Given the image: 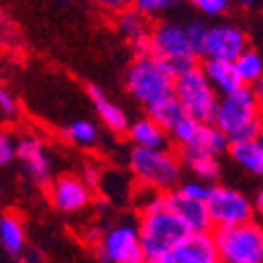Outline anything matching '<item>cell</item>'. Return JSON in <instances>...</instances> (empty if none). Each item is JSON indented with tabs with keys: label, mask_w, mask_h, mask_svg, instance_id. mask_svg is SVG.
<instances>
[{
	"label": "cell",
	"mask_w": 263,
	"mask_h": 263,
	"mask_svg": "<svg viewBox=\"0 0 263 263\" xmlns=\"http://www.w3.org/2000/svg\"><path fill=\"white\" fill-rule=\"evenodd\" d=\"M26 226L15 211L0 213V251L15 259L26 251Z\"/></svg>",
	"instance_id": "obj_17"
},
{
	"label": "cell",
	"mask_w": 263,
	"mask_h": 263,
	"mask_svg": "<svg viewBox=\"0 0 263 263\" xmlns=\"http://www.w3.org/2000/svg\"><path fill=\"white\" fill-rule=\"evenodd\" d=\"M147 109V116L154 120L156 124H160L166 133H168V128L177 122L181 116H185V112L181 109V105H179V101L175 99L173 95L171 97H166V99H162V101H158V103H154V105H149V107H145Z\"/></svg>",
	"instance_id": "obj_24"
},
{
	"label": "cell",
	"mask_w": 263,
	"mask_h": 263,
	"mask_svg": "<svg viewBox=\"0 0 263 263\" xmlns=\"http://www.w3.org/2000/svg\"><path fill=\"white\" fill-rule=\"evenodd\" d=\"M0 198H3V183H0Z\"/></svg>",
	"instance_id": "obj_38"
},
{
	"label": "cell",
	"mask_w": 263,
	"mask_h": 263,
	"mask_svg": "<svg viewBox=\"0 0 263 263\" xmlns=\"http://www.w3.org/2000/svg\"><path fill=\"white\" fill-rule=\"evenodd\" d=\"M152 263H221L211 232H190Z\"/></svg>",
	"instance_id": "obj_12"
},
{
	"label": "cell",
	"mask_w": 263,
	"mask_h": 263,
	"mask_svg": "<svg viewBox=\"0 0 263 263\" xmlns=\"http://www.w3.org/2000/svg\"><path fill=\"white\" fill-rule=\"evenodd\" d=\"M126 135L135 147H168V133L149 116L128 122Z\"/></svg>",
	"instance_id": "obj_19"
},
{
	"label": "cell",
	"mask_w": 263,
	"mask_h": 263,
	"mask_svg": "<svg viewBox=\"0 0 263 263\" xmlns=\"http://www.w3.org/2000/svg\"><path fill=\"white\" fill-rule=\"evenodd\" d=\"M175 187H177L181 194L190 196V198L204 200V202H206V198H209V194H211L213 183H206V181H202V179H194V181H185V183H181V185H175Z\"/></svg>",
	"instance_id": "obj_29"
},
{
	"label": "cell",
	"mask_w": 263,
	"mask_h": 263,
	"mask_svg": "<svg viewBox=\"0 0 263 263\" xmlns=\"http://www.w3.org/2000/svg\"><path fill=\"white\" fill-rule=\"evenodd\" d=\"M230 158L255 177H263V143L257 137L230 141Z\"/></svg>",
	"instance_id": "obj_18"
},
{
	"label": "cell",
	"mask_w": 263,
	"mask_h": 263,
	"mask_svg": "<svg viewBox=\"0 0 263 263\" xmlns=\"http://www.w3.org/2000/svg\"><path fill=\"white\" fill-rule=\"evenodd\" d=\"M179 160H183L196 177L206 181V183H213L219 177V173H221L219 160L213 154H202V152H185V154H179Z\"/></svg>",
	"instance_id": "obj_21"
},
{
	"label": "cell",
	"mask_w": 263,
	"mask_h": 263,
	"mask_svg": "<svg viewBox=\"0 0 263 263\" xmlns=\"http://www.w3.org/2000/svg\"><path fill=\"white\" fill-rule=\"evenodd\" d=\"M234 3L238 5V7H242V9H251V7H255L259 0H234Z\"/></svg>",
	"instance_id": "obj_35"
},
{
	"label": "cell",
	"mask_w": 263,
	"mask_h": 263,
	"mask_svg": "<svg viewBox=\"0 0 263 263\" xmlns=\"http://www.w3.org/2000/svg\"><path fill=\"white\" fill-rule=\"evenodd\" d=\"M19 112V103L17 97L7 89L5 84H0V114L5 118H15Z\"/></svg>",
	"instance_id": "obj_30"
},
{
	"label": "cell",
	"mask_w": 263,
	"mask_h": 263,
	"mask_svg": "<svg viewBox=\"0 0 263 263\" xmlns=\"http://www.w3.org/2000/svg\"><path fill=\"white\" fill-rule=\"evenodd\" d=\"M257 139L263 143V124H261V128H259V133H257Z\"/></svg>",
	"instance_id": "obj_37"
},
{
	"label": "cell",
	"mask_w": 263,
	"mask_h": 263,
	"mask_svg": "<svg viewBox=\"0 0 263 263\" xmlns=\"http://www.w3.org/2000/svg\"><path fill=\"white\" fill-rule=\"evenodd\" d=\"M206 209L211 215V223L215 228H228L251 221L255 211L253 202L242 192L228 185H213L206 198Z\"/></svg>",
	"instance_id": "obj_10"
},
{
	"label": "cell",
	"mask_w": 263,
	"mask_h": 263,
	"mask_svg": "<svg viewBox=\"0 0 263 263\" xmlns=\"http://www.w3.org/2000/svg\"><path fill=\"white\" fill-rule=\"evenodd\" d=\"M147 192L149 194L139 215L137 234H139L141 251L147 263H152L160 255H164L168 249H173L183 236H187L190 230L181 221V217L168 206L164 192H156V190H147Z\"/></svg>",
	"instance_id": "obj_1"
},
{
	"label": "cell",
	"mask_w": 263,
	"mask_h": 263,
	"mask_svg": "<svg viewBox=\"0 0 263 263\" xmlns=\"http://www.w3.org/2000/svg\"><path fill=\"white\" fill-rule=\"evenodd\" d=\"M202 72L209 78V82L213 84V89L217 91V95H226L236 91L238 86H242L236 68H234V61H219V59H204L202 65Z\"/></svg>",
	"instance_id": "obj_20"
},
{
	"label": "cell",
	"mask_w": 263,
	"mask_h": 263,
	"mask_svg": "<svg viewBox=\"0 0 263 263\" xmlns=\"http://www.w3.org/2000/svg\"><path fill=\"white\" fill-rule=\"evenodd\" d=\"M86 93H89V99H91V103L95 107V112H97L101 124L109 130V133H114V135H126L128 116H126L124 109L114 99H109L105 95V91L101 89V86H97V84H89Z\"/></svg>",
	"instance_id": "obj_16"
},
{
	"label": "cell",
	"mask_w": 263,
	"mask_h": 263,
	"mask_svg": "<svg viewBox=\"0 0 263 263\" xmlns=\"http://www.w3.org/2000/svg\"><path fill=\"white\" fill-rule=\"evenodd\" d=\"M49 200L55 206V211L72 215L86 209V204L91 202V187L78 175L65 173L51 181Z\"/></svg>",
	"instance_id": "obj_14"
},
{
	"label": "cell",
	"mask_w": 263,
	"mask_h": 263,
	"mask_svg": "<svg viewBox=\"0 0 263 263\" xmlns=\"http://www.w3.org/2000/svg\"><path fill=\"white\" fill-rule=\"evenodd\" d=\"M93 3L107 13H118L126 7H130V0H93Z\"/></svg>",
	"instance_id": "obj_32"
},
{
	"label": "cell",
	"mask_w": 263,
	"mask_h": 263,
	"mask_svg": "<svg viewBox=\"0 0 263 263\" xmlns=\"http://www.w3.org/2000/svg\"><path fill=\"white\" fill-rule=\"evenodd\" d=\"M245 49H249L247 34L234 24H219L209 26L202 57L219 59V61H234Z\"/></svg>",
	"instance_id": "obj_13"
},
{
	"label": "cell",
	"mask_w": 263,
	"mask_h": 263,
	"mask_svg": "<svg viewBox=\"0 0 263 263\" xmlns=\"http://www.w3.org/2000/svg\"><path fill=\"white\" fill-rule=\"evenodd\" d=\"M251 89H253V95H255V99H257V103H259V107L263 109V74L251 84Z\"/></svg>",
	"instance_id": "obj_33"
},
{
	"label": "cell",
	"mask_w": 263,
	"mask_h": 263,
	"mask_svg": "<svg viewBox=\"0 0 263 263\" xmlns=\"http://www.w3.org/2000/svg\"><path fill=\"white\" fill-rule=\"evenodd\" d=\"M116 28L118 32L130 42V40H135V38H141L145 36L149 30H147V17H143L137 9L133 7H126L122 11L116 13Z\"/></svg>",
	"instance_id": "obj_23"
},
{
	"label": "cell",
	"mask_w": 263,
	"mask_h": 263,
	"mask_svg": "<svg viewBox=\"0 0 263 263\" xmlns=\"http://www.w3.org/2000/svg\"><path fill=\"white\" fill-rule=\"evenodd\" d=\"M164 196H166L168 206L181 217V221L187 226L190 232H211L213 230L211 215H209L204 200L190 198V196L181 194L177 187L164 192Z\"/></svg>",
	"instance_id": "obj_15"
},
{
	"label": "cell",
	"mask_w": 263,
	"mask_h": 263,
	"mask_svg": "<svg viewBox=\"0 0 263 263\" xmlns=\"http://www.w3.org/2000/svg\"><path fill=\"white\" fill-rule=\"evenodd\" d=\"M192 5L204 15L217 17L230 9V0H192Z\"/></svg>",
	"instance_id": "obj_31"
},
{
	"label": "cell",
	"mask_w": 263,
	"mask_h": 263,
	"mask_svg": "<svg viewBox=\"0 0 263 263\" xmlns=\"http://www.w3.org/2000/svg\"><path fill=\"white\" fill-rule=\"evenodd\" d=\"M173 84H175L173 72L160 59L152 55L135 57L124 76V86L128 95L145 107L171 97Z\"/></svg>",
	"instance_id": "obj_3"
},
{
	"label": "cell",
	"mask_w": 263,
	"mask_h": 263,
	"mask_svg": "<svg viewBox=\"0 0 263 263\" xmlns=\"http://www.w3.org/2000/svg\"><path fill=\"white\" fill-rule=\"evenodd\" d=\"M206 30L209 26H204L202 21H187L183 26V32H185V38L190 42V47L194 51L196 57H202V49H204V40H206Z\"/></svg>",
	"instance_id": "obj_26"
},
{
	"label": "cell",
	"mask_w": 263,
	"mask_h": 263,
	"mask_svg": "<svg viewBox=\"0 0 263 263\" xmlns=\"http://www.w3.org/2000/svg\"><path fill=\"white\" fill-rule=\"evenodd\" d=\"M168 139L179 147V154L185 152H202V154L219 156L228 152V137L213 122H202L192 116H181L168 128Z\"/></svg>",
	"instance_id": "obj_8"
},
{
	"label": "cell",
	"mask_w": 263,
	"mask_h": 263,
	"mask_svg": "<svg viewBox=\"0 0 263 263\" xmlns=\"http://www.w3.org/2000/svg\"><path fill=\"white\" fill-rule=\"evenodd\" d=\"M173 97L179 101L181 109L202 122H211L215 107L219 101L217 91L213 89V84L209 82V78L204 76L202 68L198 63L194 68L185 70L183 74L175 76V84H173Z\"/></svg>",
	"instance_id": "obj_7"
},
{
	"label": "cell",
	"mask_w": 263,
	"mask_h": 263,
	"mask_svg": "<svg viewBox=\"0 0 263 263\" xmlns=\"http://www.w3.org/2000/svg\"><path fill=\"white\" fill-rule=\"evenodd\" d=\"M147 51L160 59L173 76H179L196 65V57L185 38L183 26L177 21H160L147 32Z\"/></svg>",
	"instance_id": "obj_6"
},
{
	"label": "cell",
	"mask_w": 263,
	"mask_h": 263,
	"mask_svg": "<svg viewBox=\"0 0 263 263\" xmlns=\"http://www.w3.org/2000/svg\"><path fill=\"white\" fill-rule=\"evenodd\" d=\"M128 164L139 183L156 192L173 190L181 177V160L168 147H133Z\"/></svg>",
	"instance_id": "obj_4"
},
{
	"label": "cell",
	"mask_w": 263,
	"mask_h": 263,
	"mask_svg": "<svg viewBox=\"0 0 263 263\" xmlns=\"http://www.w3.org/2000/svg\"><path fill=\"white\" fill-rule=\"evenodd\" d=\"M177 0H130V7L137 9L143 17H160L168 13Z\"/></svg>",
	"instance_id": "obj_27"
},
{
	"label": "cell",
	"mask_w": 263,
	"mask_h": 263,
	"mask_svg": "<svg viewBox=\"0 0 263 263\" xmlns=\"http://www.w3.org/2000/svg\"><path fill=\"white\" fill-rule=\"evenodd\" d=\"M211 122L228 137V141L249 139L259 133L263 124V109L259 107L251 86L242 84L232 93L219 95Z\"/></svg>",
	"instance_id": "obj_2"
},
{
	"label": "cell",
	"mask_w": 263,
	"mask_h": 263,
	"mask_svg": "<svg viewBox=\"0 0 263 263\" xmlns=\"http://www.w3.org/2000/svg\"><path fill=\"white\" fill-rule=\"evenodd\" d=\"M101 263H147L141 245L137 226L122 221L107 228L97 247Z\"/></svg>",
	"instance_id": "obj_9"
},
{
	"label": "cell",
	"mask_w": 263,
	"mask_h": 263,
	"mask_svg": "<svg viewBox=\"0 0 263 263\" xmlns=\"http://www.w3.org/2000/svg\"><path fill=\"white\" fill-rule=\"evenodd\" d=\"M234 68H236L240 82L251 86L263 74V57L253 49H245L234 59Z\"/></svg>",
	"instance_id": "obj_25"
},
{
	"label": "cell",
	"mask_w": 263,
	"mask_h": 263,
	"mask_svg": "<svg viewBox=\"0 0 263 263\" xmlns=\"http://www.w3.org/2000/svg\"><path fill=\"white\" fill-rule=\"evenodd\" d=\"M15 147L17 139L7 130H0V168H7L15 162Z\"/></svg>",
	"instance_id": "obj_28"
},
{
	"label": "cell",
	"mask_w": 263,
	"mask_h": 263,
	"mask_svg": "<svg viewBox=\"0 0 263 263\" xmlns=\"http://www.w3.org/2000/svg\"><path fill=\"white\" fill-rule=\"evenodd\" d=\"M63 135L72 145L78 147H93L99 141V126L89 118H76L65 124Z\"/></svg>",
	"instance_id": "obj_22"
},
{
	"label": "cell",
	"mask_w": 263,
	"mask_h": 263,
	"mask_svg": "<svg viewBox=\"0 0 263 263\" xmlns=\"http://www.w3.org/2000/svg\"><path fill=\"white\" fill-rule=\"evenodd\" d=\"M183 3H190V5H192V0H183Z\"/></svg>",
	"instance_id": "obj_39"
},
{
	"label": "cell",
	"mask_w": 263,
	"mask_h": 263,
	"mask_svg": "<svg viewBox=\"0 0 263 263\" xmlns=\"http://www.w3.org/2000/svg\"><path fill=\"white\" fill-rule=\"evenodd\" d=\"M253 211L257 213V215H261L263 217V187L257 192V196H255V200H253Z\"/></svg>",
	"instance_id": "obj_34"
},
{
	"label": "cell",
	"mask_w": 263,
	"mask_h": 263,
	"mask_svg": "<svg viewBox=\"0 0 263 263\" xmlns=\"http://www.w3.org/2000/svg\"><path fill=\"white\" fill-rule=\"evenodd\" d=\"M213 242L221 263H261L263 259V228L257 221L215 228Z\"/></svg>",
	"instance_id": "obj_5"
},
{
	"label": "cell",
	"mask_w": 263,
	"mask_h": 263,
	"mask_svg": "<svg viewBox=\"0 0 263 263\" xmlns=\"http://www.w3.org/2000/svg\"><path fill=\"white\" fill-rule=\"evenodd\" d=\"M0 263H9V257H7L3 251H0Z\"/></svg>",
	"instance_id": "obj_36"
},
{
	"label": "cell",
	"mask_w": 263,
	"mask_h": 263,
	"mask_svg": "<svg viewBox=\"0 0 263 263\" xmlns=\"http://www.w3.org/2000/svg\"><path fill=\"white\" fill-rule=\"evenodd\" d=\"M15 160H19L21 168H24L26 177L34 185H47L53 177V160L51 154L40 137L26 133L17 139L15 147Z\"/></svg>",
	"instance_id": "obj_11"
},
{
	"label": "cell",
	"mask_w": 263,
	"mask_h": 263,
	"mask_svg": "<svg viewBox=\"0 0 263 263\" xmlns=\"http://www.w3.org/2000/svg\"><path fill=\"white\" fill-rule=\"evenodd\" d=\"M261 263H263V259H261Z\"/></svg>",
	"instance_id": "obj_40"
}]
</instances>
